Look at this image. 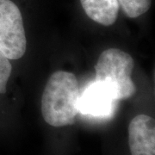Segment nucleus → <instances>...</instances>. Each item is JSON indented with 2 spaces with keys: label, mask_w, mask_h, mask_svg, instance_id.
I'll return each mask as SVG.
<instances>
[{
  "label": "nucleus",
  "mask_w": 155,
  "mask_h": 155,
  "mask_svg": "<svg viewBox=\"0 0 155 155\" xmlns=\"http://www.w3.org/2000/svg\"><path fill=\"white\" fill-rule=\"evenodd\" d=\"M115 100L103 86L96 81L89 84L79 96L78 112L93 116H109L113 110Z\"/></svg>",
  "instance_id": "39448f33"
},
{
  "label": "nucleus",
  "mask_w": 155,
  "mask_h": 155,
  "mask_svg": "<svg viewBox=\"0 0 155 155\" xmlns=\"http://www.w3.org/2000/svg\"><path fill=\"white\" fill-rule=\"evenodd\" d=\"M79 96L78 82L73 73L54 72L41 97V114L45 122L56 127L73 124L78 113Z\"/></svg>",
  "instance_id": "f257e3e1"
},
{
  "label": "nucleus",
  "mask_w": 155,
  "mask_h": 155,
  "mask_svg": "<svg viewBox=\"0 0 155 155\" xmlns=\"http://www.w3.org/2000/svg\"><path fill=\"white\" fill-rule=\"evenodd\" d=\"M26 48L21 11L11 0H0V52L9 60H18Z\"/></svg>",
  "instance_id": "7ed1b4c3"
},
{
  "label": "nucleus",
  "mask_w": 155,
  "mask_h": 155,
  "mask_svg": "<svg viewBox=\"0 0 155 155\" xmlns=\"http://www.w3.org/2000/svg\"><path fill=\"white\" fill-rule=\"evenodd\" d=\"M85 14L91 20L104 26H111L117 20V0H80Z\"/></svg>",
  "instance_id": "423d86ee"
},
{
  "label": "nucleus",
  "mask_w": 155,
  "mask_h": 155,
  "mask_svg": "<svg viewBox=\"0 0 155 155\" xmlns=\"http://www.w3.org/2000/svg\"><path fill=\"white\" fill-rule=\"evenodd\" d=\"M127 17L136 18L145 14L152 5V0H117Z\"/></svg>",
  "instance_id": "0eeeda50"
},
{
  "label": "nucleus",
  "mask_w": 155,
  "mask_h": 155,
  "mask_svg": "<svg viewBox=\"0 0 155 155\" xmlns=\"http://www.w3.org/2000/svg\"><path fill=\"white\" fill-rule=\"evenodd\" d=\"M12 66L10 60L0 52V94L5 93L7 83L11 77Z\"/></svg>",
  "instance_id": "6e6552de"
},
{
  "label": "nucleus",
  "mask_w": 155,
  "mask_h": 155,
  "mask_svg": "<svg viewBox=\"0 0 155 155\" xmlns=\"http://www.w3.org/2000/svg\"><path fill=\"white\" fill-rule=\"evenodd\" d=\"M128 144L131 155H155V123L151 116H134L128 126Z\"/></svg>",
  "instance_id": "20e7f679"
},
{
  "label": "nucleus",
  "mask_w": 155,
  "mask_h": 155,
  "mask_svg": "<svg viewBox=\"0 0 155 155\" xmlns=\"http://www.w3.org/2000/svg\"><path fill=\"white\" fill-rule=\"evenodd\" d=\"M134 67V61L129 54L118 48L104 50L95 66L96 82L115 101L130 98L136 93L131 78Z\"/></svg>",
  "instance_id": "f03ea898"
}]
</instances>
